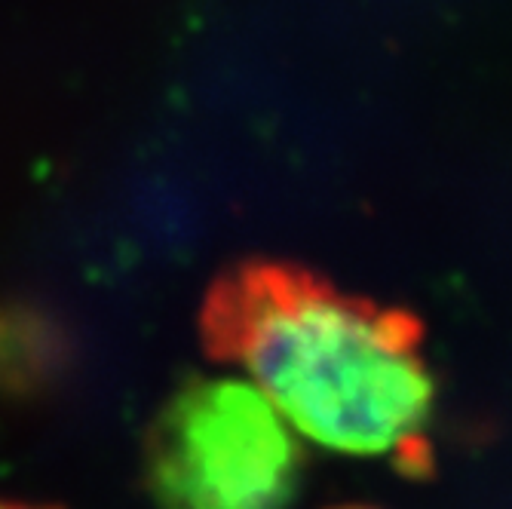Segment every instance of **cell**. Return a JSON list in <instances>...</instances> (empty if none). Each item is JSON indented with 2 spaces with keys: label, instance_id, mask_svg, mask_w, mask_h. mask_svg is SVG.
<instances>
[{
  "label": "cell",
  "instance_id": "1",
  "mask_svg": "<svg viewBox=\"0 0 512 509\" xmlns=\"http://www.w3.org/2000/svg\"><path fill=\"white\" fill-rule=\"evenodd\" d=\"M200 338L237 365L298 439L430 476L436 378L411 310L338 289L292 264L252 258L206 289Z\"/></svg>",
  "mask_w": 512,
  "mask_h": 509
},
{
  "label": "cell",
  "instance_id": "2",
  "mask_svg": "<svg viewBox=\"0 0 512 509\" xmlns=\"http://www.w3.org/2000/svg\"><path fill=\"white\" fill-rule=\"evenodd\" d=\"M145 476L157 509H289L304 448L246 378H194L157 411Z\"/></svg>",
  "mask_w": 512,
  "mask_h": 509
},
{
  "label": "cell",
  "instance_id": "3",
  "mask_svg": "<svg viewBox=\"0 0 512 509\" xmlns=\"http://www.w3.org/2000/svg\"><path fill=\"white\" fill-rule=\"evenodd\" d=\"M0 509H50V506H25V503H7V500H0Z\"/></svg>",
  "mask_w": 512,
  "mask_h": 509
},
{
  "label": "cell",
  "instance_id": "4",
  "mask_svg": "<svg viewBox=\"0 0 512 509\" xmlns=\"http://www.w3.org/2000/svg\"><path fill=\"white\" fill-rule=\"evenodd\" d=\"M332 509H375V506H362V503H347V506H332Z\"/></svg>",
  "mask_w": 512,
  "mask_h": 509
}]
</instances>
